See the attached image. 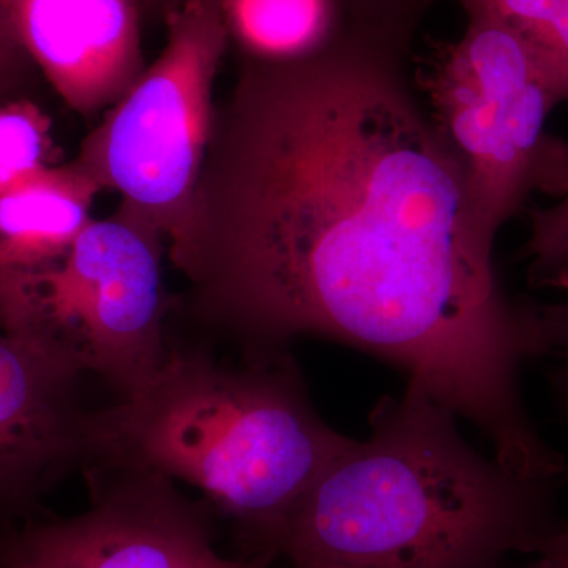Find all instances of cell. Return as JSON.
Wrapping results in <instances>:
<instances>
[{"mask_svg":"<svg viewBox=\"0 0 568 568\" xmlns=\"http://www.w3.org/2000/svg\"><path fill=\"white\" fill-rule=\"evenodd\" d=\"M242 61L295 63L355 36L343 0H216ZM365 39V37H364Z\"/></svg>","mask_w":568,"mask_h":568,"instance_id":"obj_11","label":"cell"},{"mask_svg":"<svg viewBox=\"0 0 568 568\" xmlns=\"http://www.w3.org/2000/svg\"><path fill=\"white\" fill-rule=\"evenodd\" d=\"M355 36L409 51L432 0H343Z\"/></svg>","mask_w":568,"mask_h":568,"instance_id":"obj_15","label":"cell"},{"mask_svg":"<svg viewBox=\"0 0 568 568\" xmlns=\"http://www.w3.org/2000/svg\"><path fill=\"white\" fill-rule=\"evenodd\" d=\"M82 373L50 347L0 328V507L22 510L65 467L88 465Z\"/></svg>","mask_w":568,"mask_h":568,"instance_id":"obj_8","label":"cell"},{"mask_svg":"<svg viewBox=\"0 0 568 568\" xmlns=\"http://www.w3.org/2000/svg\"><path fill=\"white\" fill-rule=\"evenodd\" d=\"M528 212L529 235L518 257L526 264L529 286L568 287V193L549 207Z\"/></svg>","mask_w":568,"mask_h":568,"instance_id":"obj_14","label":"cell"},{"mask_svg":"<svg viewBox=\"0 0 568 568\" xmlns=\"http://www.w3.org/2000/svg\"><path fill=\"white\" fill-rule=\"evenodd\" d=\"M183 0H148V6H145V13H151V11H156V13L163 14L166 17L171 10H174L175 7L181 6Z\"/></svg>","mask_w":568,"mask_h":568,"instance_id":"obj_19","label":"cell"},{"mask_svg":"<svg viewBox=\"0 0 568 568\" xmlns=\"http://www.w3.org/2000/svg\"><path fill=\"white\" fill-rule=\"evenodd\" d=\"M349 440L316 413L287 351L234 366L171 346L148 386L89 416L85 467L193 485L264 564L280 555L295 507Z\"/></svg>","mask_w":568,"mask_h":568,"instance_id":"obj_3","label":"cell"},{"mask_svg":"<svg viewBox=\"0 0 568 568\" xmlns=\"http://www.w3.org/2000/svg\"><path fill=\"white\" fill-rule=\"evenodd\" d=\"M91 507L0 538V568H263L226 559L207 514L170 478L91 467Z\"/></svg>","mask_w":568,"mask_h":568,"instance_id":"obj_7","label":"cell"},{"mask_svg":"<svg viewBox=\"0 0 568 568\" xmlns=\"http://www.w3.org/2000/svg\"><path fill=\"white\" fill-rule=\"evenodd\" d=\"M145 6H148V0H144V9H145Z\"/></svg>","mask_w":568,"mask_h":568,"instance_id":"obj_21","label":"cell"},{"mask_svg":"<svg viewBox=\"0 0 568 568\" xmlns=\"http://www.w3.org/2000/svg\"><path fill=\"white\" fill-rule=\"evenodd\" d=\"M29 58L67 106L110 110L148 65L144 0H3Z\"/></svg>","mask_w":568,"mask_h":568,"instance_id":"obj_9","label":"cell"},{"mask_svg":"<svg viewBox=\"0 0 568 568\" xmlns=\"http://www.w3.org/2000/svg\"><path fill=\"white\" fill-rule=\"evenodd\" d=\"M59 163L48 112L33 99L0 102V192Z\"/></svg>","mask_w":568,"mask_h":568,"instance_id":"obj_13","label":"cell"},{"mask_svg":"<svg viewBox=\"0 0 568 568\" xmlns=\"http://www.w3.org/2000/svg\"><path fill=\"white\" fill-rule=\"evenodd\" d=\"M407 52L349 37L295 63L242 61L216 103L183 276L248 357L321 336L406 373L515 469L549 444L521 369L536 302L511 298Z\"/></svg>","mask_w":568,"mask_h":568,"instance_id":"obj_1","label":"cell"},{"mask_svg":"<svg viewBox=\"0 0 568 568\" xmlns=\"http://www.w3.org/2000/svg\"><path fill=\"white\" fill-rule=\"evenodd\" d=\"M466 17L491 18L528 44L559 102H568V0H459Z\"/></svg>","mask_w":568,"mask_h":568,"instance_id":"obj_12","label":"cell"},{"mask_svg":"<svg viewBox=\"0 0 568 568\" xmlns=\"http://www.w3.org/2000/svg\"><path fill=\"white\" fill-rule=\"evenodd\" d=\"M538 320L544 332L545 355L548 362L547 381L552 406L568 433V302L538 304Z\"/></svg>","mask_w":568,"mask_h":568,"instance_id":"obj_16","label":"cell"},{"mask_svg":"<svg viewBox=\"0 0 568 568\" xmlns=\"http://www.w3.org/2000/svg\"><path fill=\"white\" fill-rule=\"evenodd\" d=\"M294 568H346V567H338V566H298Z\"/></svg>","mask_w":568,"mask_h":568,"instance_id":"obj_20","label":"cell"},{"mask_svg":"<svg viewBox=\"0 0 568 568\" xmlns=\"http://www.w3.org/2000/svg\"><path fill=\"white\" fill-rule=\"evenodd\" d=\"M433 129L457 162L489 237L534 194L568 193V142L547 130L559 99L517 33L467 17L455 43L440 44L417 77Z\"/></svg>","mask_w":568,"mask_h":568,"instance_id":"obj_4","label":"cell"},{"mask_svg":"<svg viewBox=\"0 0 568 568\" xmlns=\"http://www.w3.org/2000/svg\"><path fill=\"white\" fill-rule=\"evenodd\" d=\"M164 24L163 51L82 140L77 159L103 192L121 194L164 235L168 260L183 272L230 37L216 0H183Z\"/></svg>","mask_w":568,"mask_h":568,"instance_id":"obj_5","label":"cell"},{"mask_svg":"<svg viewBox=\"0 0 568 568\" xmlns=\"http://www.w3.org/2000/svg\"><path fill=\"white\" fill-rule=\"evenodd\" d=\"M99 183L74 156L0 192V328L10 332L40 276L92 222Z\"/></svg>","mask_w":568,"mask_h":568,"instance_id":"obj_10","label":"cell"},{"mask_svg":"<svg viewBox=\"0 0 568 568\" xmlns=\"http://www.w3.org/2000/svg\"><path fill=\"white\" fill-rule=\"evenodd\" d=\"M422 384L381 399L295 507L280 555L294 567L506 568L564 525L568 478L525 476L478 454Z\"/></svg>","mask_w":568,"mask_h":568,"instance_id":"obj_2","label":"cell"},{"mask_svg":"<svg viewBox=\"0 0 568 568\" xmlns=\"http://www.w3.org/2000/svg\"><path fill=\"white\" fill-rule=\"evenodd\" d=\"M37 71L14 32L6 3L0 0V102L32 99Z\"/></svg>","mask_w":568,"mask_h":568,"instance_id":"obj_17","label":"cell"},{"mask_svg":"<svg viewBox=\"0 0 568 568\" xmlns=\"http://www.w3.org/2000/svg\"><path fill=\"white\" fill-rule=\"evenodd\" d=\"M526 568H568V523L548 538Z\"/></svg>","mask_w":568,"mask_h":568,"instance_id":"obj_18","label":"cell"},{"mask_svg":"<svg viewBox=\"0 0 568 568\" xmlns=\"http://www.w3.org/2000/svg\"><path fill=\"white\" fill-rule=\"evenodd\" d=\"M164 256V235L121 204L108 219H93L40 276L9 334L50 347L129 398L170 353Z\"/></svg>","mask_w":568,"mask_h":568,"instance_id":"obj_6","label":"cell"}]
</instances>
